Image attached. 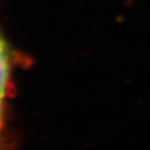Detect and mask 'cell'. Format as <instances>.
Masks as SVG:
<instances>
[{
  "instance_id": "1",
  "label": "cell",
  "mask_w": 150,
  "mask_h": 150,
  "mask_svg": "<svg viewBox=\"0 0 150 150\" xmlns=\"http://www.w3.org/2000/svg\"><path fill=\"white\" fill-rule=\"evenodd\" d=\"M18 62L19 56L0 24V99L3 100L12 97L14 91V72Z\"/></svg>"
},
{
  "instance_id": "2",
  "label": "cell",
  "mask_w": 150,
  "mask_h": 150,
  "mask_svg": "<svg viewBox=\"0 0 150 150\" xmlns=\"http://www.w3.org/2000/svg\"><path fill=\"white\" fill-rule=\"evenodd\" d=\"M12 143L10 116L5 100L0 99V150H6Z\"/></svg>"
}]
</instances>
